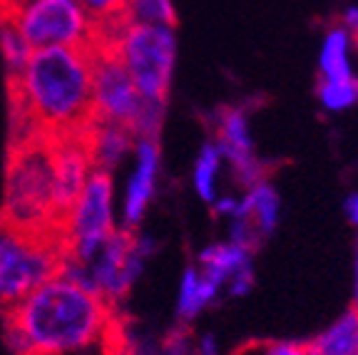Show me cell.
I'll return each mask as SVG.
<instances>
[{
	"label": "cell",
	"instance_id": "obj_6",
	"mask_svg": "<svg viewBox=\"0 0 358 355\" xmlns=\"http://www.w3.org/2000/svg\"><path fill=\"white\" fill-rule=\"evenodd\" d=\"M30 50L78 48L87 50L95 40V22L78 0H15L8 17Z\"/></svg>",
	"mask_w": 358,
	"mask_h": 355
},
{
	"label": "cell",
	"instance_id": "obj_22",
	"mask_svg": "<svg viewBox=\"0 0 358 355\" xmlns=\"http://www.w3.org/2000/svg\"><path fill=\"white\" fill-rule=\"evenodd\" d=\"M341 25L348 30V33H351L353 43L358 45V6H356V3H351V6L343 8V13H341Z\"/></svg>",
	"mask_w": 358,
	"mask_h": 355
},
{
	"label": "cell",
	"instance_id": "obj_16",
	"mask_svg": "<svg viewBox=\"0 0 358 355\" xmlns=\"http://www.w3.org/2000/svg\"><path fill=\"white\" fill-rule=\"evenodd\" d=\"M224 167V157L219 152L217 142L209 139L199 150V157L194 161V172H192V182H194V191L204 204H214L219 196V174Z\"/></svg>",
	"mask_w": 358,
	"mask_h": 355
},
{
	"label": "cell",
	"instance_id": "obj_3",
	"mask_svg": "<svg viewBox=\"0 0 358 355\" xmlns=\"http://www.w3.org/2000/svg\"><path fill=\"white\" fill-rule=\"evenodd\" d=\"M0 229L30 239L55 241L70 251V233L62 226L55 206L52 134L38 132L8 142Z\"/></svg>",
	"mask_w": 358,
	"mask_h": 355
},
{
	"label": "cell",
	"instance_id": "obj_8",
	"mask_svg": "<svg viewBox=\"0 0 358 355\" xmlns=\"http://www.w3.org/2000/svg\"><path fill=\"white\" fill-rule=\"evenodd\" d=\"M112 233V174L107 169H92L70 222V259L62 273L83 266Z\"/></svg>",
	"mask_w": 358,
	"mask_h": 355
},
{
	"label": "cell",
	"instance_id": "obj_11",
	"mask_svg": "<svg viewBox=\"0 0 358 355\" xmlns=\"http://www.w3.org/2000/svg\"><path fill=\"white\" fill-rule=\"evenodd\" d=\"M196 266L224 286V294L241 298L254 289V251L234 241H217L199 254Z\"/></svg>",
	"mask_w": 358,
	"mask_h": 355
},
{
	"label": "cell",
	"instance_id": "obj_4",
	"mask_svg": "<svg viewBox=\"0 0 358 355\" xmlns=\"http://www.w3.org/2000/svg\"><path fill=\"white\" fill-rule=\"evenodd\" d=\"M117 43L120 40L95 33V40L87 48L90 65H92L95 117L102 122L129 129L134 139H159L164 107L152 105L140 94L120 57Z\"/></svg>",
	"mask_w": 358,
	"mask_h": 355
},
{
	"label": "cell",
	"instance_id": "obj_19",
	"mask_svg": "<svg viewBox=\"0 0 358 355\" xmlns=\"http://www.w3.org/2000/svg\"><path fill=\"white\" fill-rule=\"evenodd\" d=\"M127 20L147 22V25H177L172 0H127Z\"/></svg>",
	"mask_w": 358,
	"mask_h": 355
},
{
	"label": "cell",
	"instance_id": "obj_12",
	"mask_svg": "<svg viewBox=\"0 0 358 355\" xmlns=\"http://www.w3.org/2000/svg\"><path fill=\"white\" fill-rule=\"evenodd\" d=\"M137 167L127 184V196H124V222L134 229L145 217L147 206L152 201L157 187V172H159V145L157 139H137Z\"/></svg>",
	"mask_w": 358,
	"mask_h": 355
},
{
	"label": "cell",
	"instance_id": "obj_21",
	"mask_svg": "<svg viewBox=\"0 0 358 355\" xmlns=\"http://www.w3.org/2000/svg\"><path fill=\"white\" fill-rule=\"evenodd\" d=\"M159 355H192L189 343H187V335L182 333H172L162 345V353Z\"/></svg>",
	"mask_w": 358,
	"mask_h": 355
},
{
	"label": "cell",
	"instance_id": "obj_20",
	"mask_svg": "<svg viewBox=\"0 0 358 355\" xmlns=\"http://www.w3.org/2000/svg\"><path fill=\"white\" fill-rule=\"evenodd\" d=\"M262 355H311L301 340H271L262 348Z\"/></svg>",
	"mask_w": 358,
	"mask_h": 355
},
{
	"label": "cell",
	"instance_id": "obj_23",
	"mask_svg": "<svg viewBox=\"0 0 358 355\" xmlns=\"http://www.w3.org/2000/svg\"><path fill=\"white\" fill-rule=\"evenodd\" d=\"M343 211H346V219L358 229V191H351L343 201Z\"/></svg>",
	"mask_w": 358,
	"mask_h": 355
},
{
	"label": "cell",
	"instance_id": "obj_10",
	"mask_svg": "<svg viewBox=\"0 0 358 355\" xmlns=\"http://www.w3.org/2000/svg\"><path fill=\"white\" fill-rule=\"evenodd\" d=\"M214 142L224 157V164L231 169L241 189L252 187L254 182L266 177V167L257 157L254 147L249 112L244 107H222L214 117Z\"/></svg>",
	"mask_w": 358,
	"mask_h": 355
},
{
	"label": "cell",
	"instance_id": "obj_5",
	"mask_svg": "<svg viewBox=\"0 0 358 355\" xmlns=\"http://www.w3.org/2000/svg\"><path fill=\"white\" fill-rule=\"evenodd\" d=\"M67 259V246L0 229V316L13 311L40 283L62 276Z\"/></svg>",
	"mask_w": 358,
	"mask_h": 355
},
{
	"label": "cell",
	"instance_id": "obj_18",
	"mask_svg": "<svg viewBox=\"0 0 358 355\" xmlns=\"http://www.w3.org/2000/svg\"><path fill=\"white\" fill-rule=\"evenodd\" d=\"M0 50H3V60H6V78H20L33 50L10 22H0Z\"/></svg>",
	"mask_w": 358,
	"mask_h": 355
},
{
	"label": "cell",
	"instance_id": "obj_9",
	"mask_svg": "<svg viewBox=\"0 0 358 355\" xmlns=\"http://www.w3.org/2000/svg\"><path fill=\"white\" fill-rule=\"evenodd\" d=\"M281 211H284V204H281V194L276 191L274 184L266 177L254 182L239 194L234 214L227 219L229 241L257 251L279 229Z\"/></svg>",
	"mask_w": 358,
	"mask_h": 355
},
{
	"label": "cell",
	"instance_id": "obj_1",
	"mask_svg": "<svg viewBox=\"0 0 358 355\" xmlns=\"http://www.w3.org/2000/svg\"><path fill=\"white\" fill-rule=\"evenodd\" d=\"M8 142L80 132L95 122L90 52L78 48L33 50L20 78H6Z\"/></svg>",
	"mask_w": 358,
	"mask_h": 355
},
{
	"label": "cell",
	"instance_id": "obj_14",
	"mask_svg": "<svg viewBox=\"0 0 358 355\" xmlns=\"http://www.w3.org/2000/svg\"><path fill=\"white\" fill-rule=\"evenodd\" d=\"M311 355H358V311L346 308L311 340H306Z\"/></svg>",
	"mask_w": 358,
	"mask_h": 355
},
{
	"label": "cell",
	"instance_id": "obj_7",
	"mask_svg": "<svg viewBox=\"0 0 358 355\" xmlns=\"http://www.w3.org/2000/svg\"><path fill=\"white\" fill-rule=\"evenodd\" d=\"M120 57L140 94L152 105L167 107L169 82L174 73V28L127 22L120 35Z\"/></svg>",
	"mask_w": 358,
	"mask_h": 355
},
{
	"label": "cell",
	"instance_id": "obj_24",
	"mask_svg": "<svg viewBox=\"0 0 358 355\" xmlns=\"http://www.w3.org/2000/svg\"><path fill=\"white\" fill-rule=\"evenodd\" d=\"M199 355H222V353H219L217 340H214L212 335H207V338H201V343H199Z\"/></svg>",
	"mask_w": 358,
	"mask_h": 355
},
{
	"label": "cell",
	"instance_id": "obj_15",
	"mask_svg": "<svg viewBox=\"0 0 358 355\" xmlns=\"http://www.w3.org/2000/svg\"><path fill=\"white\" fill-rule=\"evenodd\" d=\"M222 291L224 286L217 278L204 273L199 266H189L182 273V283H179V298H177L179 321L189 323L192 318H196L204 308H209L222 296Z\"/></svg>",
	"mask_w": 358,
	"mask_h": 355
},
{
	"label": "cell",
	"instance_id": "obj_17",
	"mask_svg": "<svg viewBox=\"0 0 358 355\" xmlns=\"http://www.w3.org/2000/svg\"><path fill=\"white\" fill-rule=\"evenodd\" d=\"M316 97H319L321 110L329 115H343V112L353 110L358 105V75L348 80H334V82L319 80Z\"/></svg>",
	"mask_w": 358,
	"mask_h": 355
},
{
	"label": "cell",
	"instance_id": "obj_2",
	"mask_svg": "<svg viewBox=\"0 0 358 355\" xmlns=\"http://www.w3.org/2000/svg\"><path fill=\"white\" fill-rule=\"evenodd\" d=\"M112 316L115 305L102 294L55 276L0 318L13 355H65L100 340Z\"/></svg>",
	"mask_w": 358,
	"mask_h": 355
},
{
	"label": "cell",
	"instance_id": "obj_13",
	"mask_svg": "<svg viewBox=\"0 0 358 355\" xmlns=\"http://www.w3.org/2000/svg\"><path fill=\"white\" fill-rule=\"evenodd\" d=\"M353 48H356V43L341 22L331 25L319 45V60H316L319 80L334 82V80L353 78L356 75V70H353Z\"/></svg>",
	"mask_w": 358,
	"mask_h": 355
}]
</instances>
